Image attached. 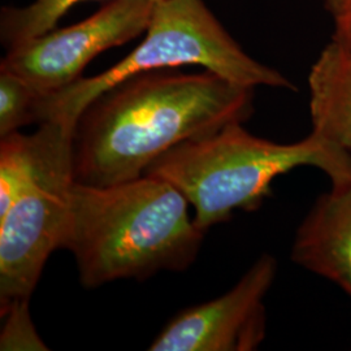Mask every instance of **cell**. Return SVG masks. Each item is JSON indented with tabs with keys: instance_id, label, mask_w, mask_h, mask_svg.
<instances>
[{
	"instance_id": "cell-1",
	"label": "cell",
	"mask_w": 351,
	"mask_h": 351,
	"mask_svg": "<svg viewBox=\"0 0 351 351\" xmlns=\"http://www.w3.org/2000/svg\"><path fill=\"white\" fill-rule=\"evenodd\" d=\"M254 112V88L203 69L151 71L129 77L88 104L77 119V182L111 186L139 178L167 151Z\"/></svg>"
},
{
	"instance_id": "cell-2",
	"label": "cell",
	"mask_w": 351,
	"mask_h": 351,
	"mask_svg": "<svg viewBox=\"0 0 351 351\" xmlns=\"http://www.w3.org/2000/svg\"><path fill=\"white\" fill-rule=\"evenodd\" d=\"M188 206L178 189L152 176L103 188L75 181L62 249L73 254L88 289L186 271L204 239Z\"/></svg>"
},
{
	"instance_id": "cell-3",
	"label": "cell",
	"mask_w": 351,
	"mask_h": 351,
	"mask_svg": "<svg viewBox=\"0 0 351 351\" xmlns=\"http://www.w3.org/2000/svg\"><path fill=\"white\" fill-rule=\"evenodd\" d=\"M233 123L167 151L143 176L163 178L194 207V224L204 233L228 221L236 210H256L280 175L311 165L329 178L351 167V152L311 134L276 143Z\"/></svg>"
},
{
	"instance_id": "cell-4",
	"label": "cell",
	"mask_w": 351,
	"mask_h": 351,
	"mask_svg": "<svg viewBox=\"0 0 351 351\" xmlns=\"http://www.w3.org/2000/svg\"><path fill=\"white\" fill-rule=\"evenodd\" d=\"M185 65H198L246 88L297 90L285 75L242 50L203 0H156L138 46L99 75L82 77L68 88L40 97L37 123L75 124L91 101L126 78Z\"/></svg>"
},
{
	"instance_id": "cell-5",
	"label": "cell",
	"mask_w": 351,
	"mask_h": 351,
	"mask_svg": "<svg viewBox=\"0 0 351 351\" xmlns=\"http://www.w3.org/2000/svg\"><path fill=\"white\" fill-rule=\"evenodd\" d=\"M73 123L49 120L32 134L30 172L0 217V310L29 301L51 254L63 246L75 185Z\"/></svg>"
},
{
	"instance_id": "cell-6",
	"label": "cell",
	"mask_w": 351,
	"mask_h": 351,
	"mask_svg": "<svg viewBox=\"0 0 351 351\" xmlns=\"http://www.w3.org/2000/svg\"><path fill=\"white\" fill-rule=\"evenodd\" d=\"M156 0H111L84 21L10 49L0 69L20 75L40 94L60 91L82 78L94 58L145 34Z\"/></svg>"
},
{
	"instance_id": "cell-7",
	"label": "cell",
	"mask_w": 351,
	"mask_h": 351,
	"mask_svg": "<svg viewBox=\"0 0 351 351\" xmlns=\"http://www.w3.org/2000/svg\"><path fill=\"white\" fill-rule=\"evenodd\" d=\"M276 275V259L263 254L226 294L175 316L149 350H256L265 339L264 300Z\"/></svg>"
},
{
	"instance_id": "cell-8",
	"label": "cell",
	"mask_w": 351,
	"mask_h": 351,
	"mask_svg": "<svg viewBox=\"0 0 351 351\" xmlns=\"http://www.w3.org/2000/svg\"><path fill=\"white\" fill-rule=\"evenodd\" d=\"M330 180L298 226L291 261L324 277L351 300V168Z\"/></svg>"
},
{
	"instance_id": "cell-9",
	"label": "cell",
	"mask_w": 351,
	"mask_h": 351,
	"mask_svg": "<svg viewBox=\"0 0 351 351\" xmlns=\"http://www.w3.org/2000/svg\"><path fill=\"white\" fill-rule=\"evenodd\" d=\"M313 133L351 152V47L332 39L308 75Z\"/></svg>"
},
{
	"instance_id": "cell-10",
	"label": "cell",
	"mask_w": 351,
	"mask_h": 351,
	"mask_svg": "<svg viewBox=\"0 0 351 351\" xmlns=\"http://www.w3.org/2000/svg\"><path fill=\"white\" fill-rule=\"evenodd\" d=\"M91 0H34L25 7H5L0 14V39L7 50L52 29L72 7Z\"/></svg>"
},
{
	"instance_id": "cell-11",
	"label": "cell",
	"mask_w": 351,
	"mask_h": 351,
	"mask_svg": "<svg viewBox=\"0 0 351 351\" xmlns=\"http://www.w3.org/2000/svg\"><path fill=\"white\" fill-rule=\"evenodd\" d=\"M32 134L14 132L0 138V217L10 210L30 172Z\"/></svg>"
},
{
	"instance_id": "cell-12",
	"label": "cell",
	"mask_w": 351,
	"mask_h": 351,
	"mask_svg": "<svg viewBox=\"0 0 351 351\" xmlns=\"http://www.w3.org/2000/svg\"><path fill=\"white\" fill-rule=\"evenodd\" d=\"M38 94L24 78L0 69V138L37 123Z\"/></svg>"
},
{
	"instance_id": "cell-13",
	"label": "cell",
	"mask_w": 351,
	"mask_h": 351,
	"mask_svg": "<svg viewBox=\"0 0 351 351\" xmlns=\"http://www.w3.org/2000/svg\"><path fill=\"white\" fill-rule=\"evenodd\" d=\"M29 301L17 302L1 313L5 316V324L1 332V350H46V345L39 339L29 316Z\"/></svg>"
},
{
	"instance_id": "cell-14",
	"label": "cell",
	"mask_w": 351,
	"mask_h": 351,
	"mask_svg": "<svg viewBox=\"0 0 351 351\" xmlns=\"http://www.w3.org/2000/svg\"><path fill=\"white\" fill-rule=\"evenodd\" d=\"M336 32L333 38L351 47V7L342 14L335 17Z\"/></svg>"
},
{
	"instance_id": "cell-15",
	"label": "cell",
	"mask_w": 351,
	"mask_h": 351,
	"mask_svg": "<svg viewBox=\"0 0 351 351\" xmlns=\"http://www.w3.org/2000/svg\"><path fill=\"white\" fill-rule=\"evenodd\" d=\"M326 10L337 17L351 7V0H324Z\"/></svg>"
}]
</instances>
